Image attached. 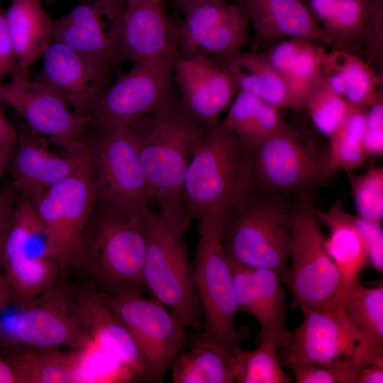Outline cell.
<instances>
[{
  "label": "cell",
  "mask_w": 383,
  "mask_h": 383,
  "mask_svg": "<svg viewBox=\"0 0 383 383\" xmlns=\"http://www.w3.org/2000/svg\"><path fill=\"white\" fill-rule=\"evenodd\" d=\"M150 207L128 210L96 201L68 262L101 294H150L143 277Z\"/></svg>",
  "instance_id": "6da1fadb"
},
{
  "label": "cell",
  "mask_w": 383,
  "mask_h": 383,
  "mask_svg": "<svg viewBox=\"0 0 383 383\" xmlns=\"http://www.w3.org/2000/svg\"><path fill=\"white\" fill-rule=\"evenodd\" d=\"M144 168L150 205L161 215L190 226L183 198L184 182L194 150L206 130L183 111L179 98L126 126Z\"/></svg>",
  "instance_id": "7a4b0ae2"
},
{
  "label": "cell",
  "mask_w": 383,
  "mask_h": 383,
  "mask_svg": "<svg viewBox=\"0 0 383 383\" xmlns=\"http://www.w3.org/2000/svg\"><path fill=\"white\" fill-rule=\"evenodd\" d=\"M301 195L248 189L221 216V238L226 255L252 268L284 277L288 246Z\"/></svg>",
  "instance_id": "3957f363"
},
{
  "label": "cell",
  "mask_w": 383,
  "mask_h": 383,
  "mask_svg": "<svg viewBox=\"0 0 383 383\" xmlns=\"http://www.w3.org/2000/svg\"><path fill=\"white\" fill-rule=\"evenodd\" d=\"M221 216L209 213L197 220L199 237L193 263L203 332L194 344L234 357L248 339V328L235 326L238 305L228 258L221 243Z\"/></svg>",
  "instance_id": "277c9868"
},
{
  "label": "cell",
  "mask_w": 383,
  "mask_h": 383,
  "mask_svg": "<svg viewBox=\"0 0 383 383\" xmlns=\"http://www.w3.org/2000/svg\"><path fill=\"white\" fill-rule=\"evenodd\" d=\"M247 149L220 121L207 128L196 145L186 173L183 198L192 222L209 213L222 214L250 186Z\"/></svg>",
  "instance_id": "5b68a950"
},
{
  "label": "cell",
  "mask_w": 383,
  "mask_h": 383,
  "mask_svg": "<svg viewBox=\"0 0 383 383\" xmlns=\"http://www.w3.org/2000/svg\"><path fill=\"white\" fill-rule=\"evenodd\" d=\"M189 228L152 210L143 277L150 294L184 329H201L203 316L195 288L194 263L185 238Z\"/></svg>",
  "instance_id": "8992f818"
},
{
  "label": "cell",
  "mask_w": 383,
  "mask_h": 383,
  "mask_svg": "<svg viewBox=\"0 0 383 383\" xmlns=\"http://www.w3.org/2000/svg\"><path fill=\"white\" fill-rule=\"evenodd\" d=\"M315 209L308 194L301 195L281 280L292 294V309H345L348 289L326 250Z\"/></svg>",
  "instance_id": "52a82bcc"
},
{
  "label": "cell",
  "mask_w": 383,
  "mask_h": 383,
  "mask_svg": "<svg viewBox=\"0 0 383 383\" xmlns=\"http://www.w3.org/2000/svg\"><path fill=\"white\" fill-rule=\"evenodd\" d=\"M303 321L292 333L286 364H315L355 372L383 359V345L362 332L345 309H300Z\"/></svg>",
  "instance_id": "ba28073f"
},
{
  "label": "cell",
  "mask_w": 383,
  "mask_h": 383,
  "mask_svg": "<svg viewBox=\"0 0 383 383\" xmlns=\"http://www.w3.org/2000/svg\"><path fill=\"white\" fill-rule=\"evenodd\" d=\"M246 149L249 189L302 195L329 178L327 147L309 133L290 125L262 144Z\"/></svg>",
  "instance_id": "9c48e42d"
},
{
  "label": "cell",
  "mask_w": 383,
  "mask_h": 383,
  "mask_svg": "<svg viewBox=\"0 0 383 383\" xmlns=\"http://www.w3.org/2000/svg\"><path fill=\"white\" fill-rule=\"evenodd\" d=\"M96 201L128 210L150 206L144 168L127 126H91L87 144Z\"/></svg>",
  "instance_id": "30bf717a"
},
{
  "label": "cell",
  "mask_w": 383,
  "mask_h": 383,
  "mask_svg": "<svg viewBox=\"0 0 383 383\" xmlns=\"http://www.w3.org/2000/svg\"><path fill=\"white\" fill-rule=\"evenodd\" d=\"M16 305L17 309L6 323H0L1 346L77 349L92 341L65 283Z\"/></svg>",
  "instance_id": "8fae6325"
},
{
  "label": "cell",
  "mask_w": 383,
  "mask_h": 383,
  "mask_svg": "<svg viewBox=\"0 0 383 383\" xmlns=\"http://www.w3.org/2000/svg\"><path fill=\"white\" fill-rule=\"evenodd\" d=\"M1 267L20 301L60 282L57 254L50 235L29 199L21 193L4 243Z\"/></svg>",
  "instance_id": "7c38bea8"
},
{
  "label": "cell",
  "mask_w": 383,
  "mask_h": 383,
  "mask_svg": "<svg viewBox=\"0 0 383 383\" xmlns=\"http://www.w3.org/2000/svg\"><path fill=\"white\" fill-rule=\"evenodd\" d=\"M9 82L0 84V101L13 108L35 132L65 152H87L89 116L74 112L51 88L31 79L28 68L17 65Z\"/></svg>",
  "instance_id": "4fadbf2b"
},
{
  "label": "cell",
  "mask_w": 383,
  "mask_h": 383,
  "mask_svg": "<svg viewBox=\"0 0 383 383\" xmlns=\"http://www.w3.org/2000/svg\"><path fill=\"white\" fill-rule=\"evenodd\" d=\"M177 55L133 67L104 91L91 115V126H126L177 99L173 69Z\"/></svg>",
  "instance_id": "5bb4252c"
},
{
  "label": "cell",
  "mask_w": 383,
  "mask_h": 383,
  "mask_svg": "<svg viewBox=\"0 0 383 383\" xmlns=\"http://www.w3.org/2000/svg\"><path fill=\"white\" fill-rule=\"evenodd\" d=\"M99 293L135 341L145 360L146 382H163L166 372L187 342L185 329L153 296Z\"/></svg>",
  "instance_id": "9a60e30c"
},
{
  "label": "cell",
  "mask_w": 383,
  "mask_h": 383,
  "mask_svg": "<svg viewBox=\"0 0 383 383\" xmlns=\"http://www.w3.org/2000/svg\"><path fill=\"white\" fill-rule=\"evenodd\" d=\"M53 243L65 283L70 255L92 212L96 194L89 155L70 176L29 199Z\"/></svg>",
  "instance_id": "2e32d148"
},
{
  "label": "cell",
  "mask_w": 383,
  "mask_h": 383,
  "mask_svg": "<svg viewBox=\"0 0 383 383\" xmlns=\"http://www.w3.org/2000/svg\"><path fill=\"white\" fill-rule=\"evenodd\" d=\"M177 28V57L207 56L220 60L242 52L251 26L242 0L201 4L184 14Z\"/></svg>",
  "instance_id": "e0dca14e"
},
{
  "label": "cell",
  "mask_w": 383,
  "mask_h": 383,
  "mask_svg": "<svg viewBox=\"0 0 383 383\" xmlns=\"http://www.w3.org/2000/svg\"><path fill=\"white\" fill-rule=\"evenodd\" d=\"M42 58L35 79L55 91L74 112L90 117L111 83L112 63L57 42L50 44Z\"/></svg>",
  "instance_id": "ac0fdd59"
},
{
  "label": "cell",
  "mask_w": 383,
  "mask_h": 383,
  "mask_svg": "<svg viewBox=\"0 0 383 383\" xmlns=\"http://www.w3.org/2000/svg\"><path fill=\"white\" fill-rule=\"evenodd\" d=\"M172 79L179 89L183 111L194 123L206 129L220 122V114L239 91L224 62L211 57H177Z\"/></svg>",
  "instance_id": "d6986e66"
},
{
  "label": "cell",
  "mask_w": 383,
  "mask_h": 383,
  "mask_svg": "<svg viewBox=\"0 0 383 383\" xmlns=\"http://www.w3.org/2000/svg\"><path fill=\"white\" fill-rule=\"evenodd\" d=\"M123 0H82L52 19L51 43L118 62Z\"/></svg>",
  "instance_id": "ffe728a7"
},
{
  "label": "cell",
  "mask_w": 383,
  "mask_h": 383,
  "mask_svg": "<svg viewBox=\"0 0 383 383\" xmlns=\"http://www.w3.org/2000/svg\"><path fill=\"white\" fill-rule=\"evenodd\" d=\"M228 257V256H227ZM238 311L252 315L260 326L257 338L288 348L292 333L287 326L286 291L274 271L252 268L230 259Z\"/></svg>",
  "instance_id": "44dd1931"
},
{
  "label": "cell",
  "mask_w": 383,
  "mask_h": 383,
  "mask_svg": "<svg viewBox=\"0 0 383 383\" xmlns=\"http://www.w3.org/2000/svg\"><path fill=\"white\" fill-rule=\"evenodd\" d=\"M51 140L26 123L17 130V141L6 173L28 199L70 176L87 157V152L57 154Z\"/></svg>",
  "instance_id": "7402d4cb"
},
{
  "label": "cell",
  "mask_w": 383,
  "mask_h": 383,
  "mask_svg": "<svg viewBox=\"0 0 383 383\" xmlns=\"http://www.w3.org/2000/svg\"><path fill=\"white\" fill-rule=\"evenodd\" d=\"M167 0H123L118 62L143 63L177 55V28L165 10Z\"/></svg>",
  "instance_id": "603a6c76"
},
{
  "label": "cell",
  "mask_w": 383,
  "mask_h": 383,
  "mask_svg": "<svg viewBox=\"0 0 383 383\" xmlns=\"http://www.w3.org/2000/svg\"><path fill=\"white\" fill-rule=\"evenodd\" d=\"M253 29L250 51H258L265 41L289 37L340 46L320 25L306 0H242Z\"/></svg>",
  "instance_id": "cb8c5ba5"
},
{
  "label": "cell",
  "mask_w": 383,
  "mask_h": 383,
  "mask_svg": "<svg viewBox=\"0 0 383 383\" xmlns=\"http://www.w3.org/2000/svg\"><path fill=\"white\" fill-rule=\"evenodd\" d=\"M96 343L146 381L144 358L131 333L89 283L71 287L65 283Z\"/></svg>",
  "instance_id": "d4e9b609"
},
{
  "label": "cell",
  "mask_w": 383,
  "mask_h": 383,
  "mask_svg": "<svg viewBox=\"0 0 383 383\" xmlns=\"http://www.w3.org/2000/svg\"><path fill=\"white\" fill-rule=\"evenodd\" d=\"M82 348L8 345L1 346L0 350L17 383H73L80 382Z\"/></svg>",
  "instance_id": "484cf974"
},
{
  "label": "cell",
  "mask_w": 383,
  "mask_h": 383,
  "mask_svg": "<svg viewBox=\"0 0 383 383\" xmlns=\"http://www.w3.org/2000/svg\"><path fill=\"white\" fill-rule=\"evenodd\" d=\"M263 53L286 80L299 111L305 109L309 96L323 77L326 52L314 42L289 38Z\"/></svg>",
  "instance_id": "4316f807"
},
{
  "label": "cell",
  "mask_w": 383,
  "mask_h": 383,
  "mask_svg": "<svg viewBox=\"0 0 383 383\" xmlns=\"http://www.w3.org/2000/svg\"><path fill=\"white\" fill-rule=\"evenodd\" d=\"M315 212L320 224L328 229L326 248L348 290L358 281L359 274L368 261L367 249L355 216L346 211L344 200H336L327 211L316 208Z\"/></svg>",
  "instance_id": "83f0119b"
},
{
  "label": "cell",
  "mask_w": 383,
  "mask_h": 383,
  "mask_svg": "<svg viewBox=\"0 0 383 383\" xmlns=\"http://www.w3.org/2000/svg\"><path fill=\"white\" fill-rule=\"evenodd\" d=\"M221 60L233 75L239 91L250 93L279 109L299 111L286 80L263 52H240Z\"/></svg>",
  "instance_id": "f1b7e54d"
},
{
  "label": "cell",
  "mask_w": 383,
  "mask_h": 383,
  "mask_svg": "<svg viewBox=\"0 0 383 383\" xmlns=\"http://www.w3.org/2000/svg\"><path fill=\"white\" fill-rule=\"evenodd\" d=\"M323 74L333 91L355 106L367 107L382 89V75L359 55L345 50L326 52Z\"/></svg>",
  "instance_id": "f546056e"
},
{
  "label": "cell",
  "mask_w": 383,
  "mask_h": 383,
  "mask_svg": "<svg viewBox=\"0 0 383 383\" xmlns=\"http://www.w3.org/2000/svg\"><path fill=\"white\" fill-rule=\"evenodd\" d=\"M5 20L18 65L28 68L51 43L52 19L41 0H11Z\"/></svg>",
  "instance_id": "4dcf8cb0"
},
{
  "label": "cell",
  "mask_w": 383,
  "mask_h": 383,
  "mask_svg": "<svg viewBox=\"0 0 383 383\" xmlns=\"http://www.w3.org/2000/svg\"><path fill=\"white\" fill-rule=\"evenodd\" d=\"M232 358L210 347L194 344L172 362V382H235Z\"/></svg>",
  "instance_id": "1f68e13d"
},
{
  "label": "cell",
  "mask_w": 383,
  "mask_h": 383,
  "mask_svg": "<svg viewBox=\"0 0 383 383\" xmlns=\"http://www.w3.org/2000/svg\"><path fill=\"white\" fill-rule=\"evenodd\" d=\"M365 106H356L340 126L329 137L328 174L338 170L346 172L362 167L367 157L364 148Z\"/></svg>",
  "instance_id": "d6a6232c"
},
{
  "label": "cell",
  "mask_w": 383,
  "mask_h": 383,
  "mask_svg": "<svg viewBox=\"0 0 383 383\" xmlns=\"http://www.w3.org/2000/svg\"><path fill=\"white\" fill-rule=\"evenodd\" d=\"M277 348L272 341L263 340L252 350L241 349L232 358L235 382L291 383L279 361Z\"/></svg>",
  "instance_id": "836d02e7"
},
{
  "label": "cell",
  "mask_w": 383,
  "mask_h": 383,
  "mask_svg": "<svg viewBox=\"0 0 383 383\" xmlns=\"http://www.w3.org/2000/svg\"><path fill=\"white\" fill-rule=\"evenodd\" d=\"M345 310L367 336L383 345V286L367 287L359 282L348 290Z\"/></svg>",
  "instance_id": "e575fe53"
},
{
  "label": "cell",
  "mask_w": 383,
  "mask_h": 383,
  "mask_svg": "<svg viewBox=\"0 0 383 383\" xmlns=\"http://www.w3.org/2000/svg\"><path fill=\"white\" fill-rule=\"evenodd\" d=\"M355 106L333 91L323 74L309 96L305 109L317 130L330 137Z\"/></svg>",
  "instance_id": "d590c367"
},
{
  "label": "cell",
  "mask_w": 383,
  "mask_h": 383,
  "mask_svg": "<svg viewBox=\"0 0 383 383\" xmlns=\"http://www.w3.org/2000/svg\"><path fill=\"white\" fill-rule=\"evenodd\" d=\"M138 376L92 340L82 348L80 382H118ZM139 378V377H138Z\"/></svg>",
  "instance_id": "8d00e7d4"
},
{
  "label": "cell",
  "mask_w": 383,
  "mask_h": 383,
  "mask_svg": "<svg viewBox=\"0 0 383 383\" xmlns=\"http://www.w3.org/2000/svg\"><path fill=\"white\" fill-rule=\"evenodd\" d=\"M347 173L358 216L380 223L383 217L382 167L372 168L360 175Z\"/></svg>",
  "instance_id": "74e56055"
},
{
  "label": "cell",
  "mask_w": 383,
  "mask_h": 383,
  "mask_svg": "<svg viewBox=\"0 0 383 383\" xmlns=\"http://www.w3.org/2000/svg\"><path fill=\"white\" fill-rule=\"evenodd\" d=\"M289 125L282 116L279 108L262 102L251 124L239 140L245 148L258 145Z\"/></svg>",
  "instance_id": "f35d334b"
},
{
  "label": "cell",
  "mask_w": 383,
  "mask_h": 383,
  "mask_svg": "<svg viewBox=\"0 0 383 383\" xmlns=\"http://www.w3.org/2000/svg\"><path fill=\"white\" fill-rule=\"evenodd\" d=\"M262 102L250 93L239 91L226 117L221 121L222 123L240 140L251 124Z\"/></svg>",
  "instance_id": "ab89813d"
},
{
  "label": "cell",
  "mask_w": 383,
  "mask_h": 383,
  "mask_svg": "<svg viewBox=\"0 0 383 383\" xmlns=\"http://www.w3.org/2000/svg\"><path fill=\"white\" fill-rule=\"evenodd\" d=\"M364 148L367 157L382 156L383 153V94L367 107Z\"/></svg>",
  "instance_id": "60d3db41"
},
{
  "label": "cell",
  "mask_w": 383,
  "mask_h": 383,
  "mask_svg": "<svg viewBox=\"0 0 383 383\" xmlns=\"http://www.w3.org/2000/svg\"><path fill=\"white\" fill-rule=\"evenodd\" d=\"M291 367L297 383H353L355 372L315 364H299Z\"/></svg>",
  "instance_id": "b9f144b4"
},
{
  "label": "cell",
  "mask_w": 383,
  "mask_h": 383,
  "mask_svg": "<svg viewBox=\"0 0 383 383\" xmlns=\"http://www.w3.org/2000/svg\"><path fill=\"white\" fill-rule=\"evenodd\" d=\"M356 226L364 240L368 260L377 271H383V231L379 222L360 216L355 217Z\"/></svg>",
  "instance_id": "7bdbcfd3"
},
{
  "label": "cell",
  "mask_w": 383,
  "mask_h": 383,
  "mask_svg": "<svg viewBox=\"0 0 383 383\" xmlns=\"http://www.w3.org/2000/svg\"><path fill=\"white\" fill-rule=\"evenodd\" d=\"M20 194L21 192L12 182L0 188V267L4 243Z\"/></svg>",
  "instance_id": "ee69618b"
},
{
  "label": "cell",
  "mask_w": 383,
  "mask_h": 383,
  "mask_svg": "<svg viewBox=\"0 0 383 383\" xmlns=\"http://www.w3.org/2000/svg\"><path fill=\"white\" fill-rule=\"evenodd\" d=\"M17 65L18 60L6 27L5 11L0 4V84L12 73Z\"/></svg>",
  "instance_id": "f6af8a7d"
},
{
  "label": "cell",
  "mask_w": 383,
  "mask_h": 383,
  "mask_svg": "<svg viewBox=\"0 0 383 383\" xmlns=\"http://www.w3.org/2000/svg\"><path fill=\"white\" fill-rule=\"evenodd\" d=\"M383 359L355 371L353 383H382Z\"/></svg>",
  "instance_id": "bcb514c9"
},
{
  "label": "cell",
  "mask_w": 383,
  "mask_h": 383,
  "mask_svg": "<svg viewBox=\"0 0 383 383\" xmlns=\"http://www.w3.org/2000/svg\"><path fill=\"white\" fill-rule=\"evenodd\" d=\"M340 0H310L311 10L323 28L333 15Z\"/></svg>",
  "instance_id": "7dc6e473"
},
{
  "label": "cell",
  "mask_w": 383,
  "mask_h": 383,
  "mask_svg": "<svg viewBox=\"0 0 383 383\" xmlns=\"http://www.w3.org/2000/svg\"><path fill=\"white\" fill-rule=\"evenodd\" d=\"M18 301L16 292L7 275L0 272V313Z\"/></svg>",
  "instance_id": "c3c4849f"
},
{
  "label": "cell",
  "mask_w": 383,
  "mask_h": 383,
  "mask_svg": "<svg viewBox=\"0 0 383 383\" xmlns=\"http://www.w3.org/2000/svg\"><path fill=\"white\" fill-rule=\"evenodd\" d=\"M17 141V131L9 121L0 123V146L15 145Z\"/></svg>",
  "instance_id": "681fc988"
},
{
  "label": "cell",
  "mask_w": 383,
  "mask_h": 383,
  "mask_svg": "<svg viewBox=\"0 0 383 383\" xmlns=\"http://www.w3.org/2000/svg\"><path fill=\"white\" fill-rule=\"evenodd\" d=\"M0 383H17L10 364L0 350Z\"/></svg>",
  "instance_id": "f907efd6"
},
{
  "label": "cell",
  "mask_w": 383,
  "mask_h": 383,
  "mask_svg": "<svg viewBox=\"0 0 383 383\" xmlns=\"http://www.w3.org/2000/svg\"><path fill=\"white\" fill-rule=\"evenodd\" d=\"M15 145L0 146V182L6 173L9 165L11 160Z\"/></svg>",
  "instance_id": "816d5d0a"
},
{
  "label": "cell",
  "mask_w": 383,
  "mask_h": 383,
  "mask_svg": "<svg viewBox=\"0 0 383 383\" xmlns=\"http://www.w3.org/2000/svg\"><path fill=\"white\" fill-rule=\"evenodd\" d=\"M176 1H177V4L179 9L184 14L192 8L201 5V4L213 3V2H231V1H235L238 0H176Z\"/></svg>",
  "instance_id": "f5cc1de1"
},
{
  "label": "cell",
  "mask_w": 383,
  "mask_h": 383,
  "mask_svg": "<svg viewBox=\"0 0 383 383\" xmlns=\"http://www.w3.org/2000/svg\"><path fill=\"white\" fill-rule=\"evenodd\" d=\"M56 0H41L42 2H44L45 4H50V3H52L54 1H55Z\"/></svg>",
  "instance_id": "db71d44e"
}]
</instances>
